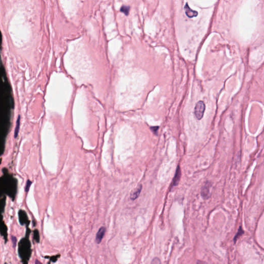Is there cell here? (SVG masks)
Returning <instances> with one entry per match:
<instances>
[{"instance_id":"1","label":"cell","mask_w":264,"mask_h":264,"mask_svg":"<svg viewBox=\"0 0 264 264\" xmlns=\"http://www.w3.org/2000/svg\"><path fill=\"white\" fill-rule=\"evenodd\" d=\"M205 110V105L204 102L199 101L197 102L194 109V114L197 119L201 120L203 118Z\"/></svg>"},{"instance_id":"2","label":"cell","mask_w":264,"mask_h":264,"mask_svg":"<svg viewBox=\"0 0 264 264\" xmlns=\"http://www.w3.org/2000/svg\"><path fill=\"white\" fill-rule=\"evenodd\" d=\"M210 184L208 182H206L202 187L201 191V195L204 199H207L210 196Z\"/></svg>"},{"instance_id":"3","label":"cell","mask_w":264,"mask_h":264,"mask_svg":"<svg viewBox=\"0 0 264 264\" xmlns=\"http://www.w3.org/2000/svg\"><path fill=\"white\" fill-rule=\"evenodd\" d=\"M184 9L185 10V14L186 16L190 18L197 17L198 15V13L197 11L193 10L192 8L189 7L187 3L185 4L184 6Z\"/></svg>"},{"instance_id":"4","label":"cell","mask_w":264,"mask_h":264,"mask_svg":"<svg viewBox=\"0 0 264 264\" xmlns=\"http://www.w3.org/2000/svg\"><path fill=\"white\" fill-rule=\"evenodd\" d=\"M105 232H106V229L104 227H101L99 230L98 233H97V235H96V240L98 244H100V242L102 241V240L104 236Z\"/></svg>"},{"instance_id":"5","label":"cell","mask_w":264,"mask_h":264,"mask_svg":"<svg viewBox=\"0 0 264 264\" xmlns=\"http://www.w3.org/2000/svg\"><path fill=\"white\" fill-rule=\"evenodd\" d=\"M181 169H180V168L179 166L177 167V169H176V172H175V175H174V177L173 179V182H172V186H176L179 180H180V178H181Z\"/></svg>"},{"instance_id":"6","label":"cell","mask_w":264,"mask_h":264,"mask_svg":"<svg viewBox=\"0 0 264 264\" xmlns=\"http://www.w3.org/2000/svg\"><path fill=\"white\" fill-rule=\"evenodd\" d=\"M142 190V185H140L134 191V192L131 195V199L132 200H134L137 199L139 195L140 194L141 191Z\"/></svg>"},{"instance_id":"7","label":"cell","mask_w":264,"mask_h":264,"mask_svg":"<svg viewBox=\"0 0 264 264\" xmlns=\"http://www.w3.org/2000/svg\"><path fill=\"white\" fill-rule=\"evenodd\" d=\"M20 116H19L17 122H16V125L15 129V133H14V137L15 138H17V137L18 136L19 129H20Z\"/></svg>"},{"instance_id":"8","label":"cell","mask_w":264,"mask_h":264,"mask_svg":"<svg viewBox=\"0 0 264 264\" xmlns=\"http://www.w3.org/2000/svg\"><path fill=\"white\" fill-rule=\"evenodd\" d=\"M244 233V232L243 230L242 229V228H241V227H239V229H238V232H237V234L235 235V237H234V239H234V243H235V242H236V241H237V240L238 239V238H239V237L241 235H242Z\"/></svg>"},{"instance_id":"9","label":"cell","mask_w":264,"mask_h":264,"mask_svg":"<svg viewBox=\"0 0 264 264\" xmlns=\"http://www.w3.org/2000/svg\"><path fill=\"white\" fill-rule=\"evenodd\" d=\"M130 9V6H126V5H122L120 8V11L122 13H124L125 15H128L129 14Z\"/></svg>"},{"instance_id":"10","label":"cell","mask_w":264,"mask_h":264,"mask_svg":"<svg viewBox=\"0 0 264 264\" xmlns=\"http://www.w3.org/2000/svg\"><path fill=\"white\" fill-rule=\"evenodd\" d=\"M31 184H32V182H31L29 179H28V180H27V182H26V186H25V192H26V193H27V192H28V191H29V188H30V186H31Z\"/></svg>"},{"instance_id":"11","label":"cell","mask_w":264,"mask_h":264,"mask_svg":"<svg viewBox=\"0 0 264 264\" xmlns=\"http://www.w3.org/2000/svg\"><path fill=\"white\" fill-rule=\"evenodd\" d=\"M151 264H161V262L160 259L157 257H155L152 260Z\"/></svg>"},{"instance_id":"12","label":"cell","mask_w":264,"mask_h":264,"mask_svg":"<svg viewBox=\"0 0 264 264\" xmlns=\"http://www.w3.org/2000/svg\"><path fill=\"white\" fill-rule=\"evenodd\" d=\"M12 242H13V247L15 248L16 246V244H17V238L14 236H12Z\"/></svg>"},{"instance_id":"13","label":"cell","mask_w":264,"mask_h":264,"mask_svg":"<svg viewBox=\"0 0 264 264\" xmlns=\"http://www.w3.org/2000/svg\"><path fill=\"white\" fill-rule=\"evenodd\" d=\"M159 129V126H153V127H151V129L152 131V132H153L155 134H157Z\"/></svg>"},{"instance_id":"14","label":"cell","mask_w":264,"mask_h":264,"mask_svg":"<svg viewBox=\"0 0 264 264\" xmlns=\"http://www.w3.org/2000/svg\"><path fill=\"white\" fill-rule=\"evenodd\" d=\"M196 264H207V263L206 262H205V261L198 260L197 261Z\"/></svg>"},{"instance_id":"15","label":"cell","mask_w":264,"mask_h":264,"mask_svg":"<svg viewBox=\"0 0 264 264\" xmlns=\"http://www.w3.org/2000/svg\"><path fill=\"white\" fill-rule=\"evenodd\" d=\"M35 264H42V263L38 259H36L35 260Z\"/></svg>"}]
</instances>
